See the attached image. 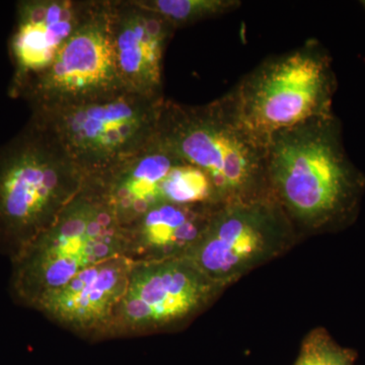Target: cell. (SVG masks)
I'll return each mask as SVG.
<instances>
[{
  "instance_id": "14",
  "label": "cell",
  "mask_w": 365,
  "mask_h": 365,
  "mask_svg": "<svg viewBox=\"0 0 365 365\" xmlns=\"http://www.w3.org/2000/svg\"><path fill=\"white\" fill-rule=\"evenodd\" d=\"M220 205L163 203L127 228L126 256L134 262L185 258L196 246Z\"/></svg>"
},
{
  "instance_id": "10",
  "label": "cell",
  "mask_w": 365,
  "mask_h": 365,
  "mask_svg": "<svg viewBox=\"0 0 365 365\" xmlns=\"http://www.w3.org/2000/svg\"><path fill=\"white\" fill-rule=\"evenodd\" d=\"M98 0H21L9 40L14 74L9 93L19 98L49 68L60 50L91 16Z\"/></svg>"
},
{
  "instance_id": "11",
  "label": "cell",
  "mask_w": 365,
  "mask_h": 365,
  "mask_svg": "<svg viewBox=\"0 0 365 365\" xmlns=\"http://www.w3.org/2000/svg\"><path fill=\"white\" fill-rule=\"evenodd\" d=\"M135 262L118 257L86 269L33 309L88 339H106Z\"/></svg>"
},
{
  "instance_id": "17",
  "label": "cell",
  "mask_w": 365,
  "mask_h": 365,
  "mask_svg": "<svg viewBox=\"0 0 365 365\" xmlns=\"http://www.w3.org/2000/svg\"><path fill=\"white\" fill-rule=\"evenodd\" d=\"M361 4V6H364V11H365V0L364 1L360 2Z\"/></svg>"
},
{
  "instance_id": "6",
  "label": "cell",
  "mask_w": 365,
  "mask_h": 365,
  "mask_svg": "<svg viewBox=\"0 0 365 365\" xmlns=\"http://www.w3.org/2000/svg\"><path fill=\"white\" fill-rule=\"evenodd\" d=\"M333 59L317 40L264 60L230 93L245 126L267 146L271 137L334 114Z\"/></svg>"
},
{
  "instance_id": "9",
  "label": "cell",
  "mask_w": 365,
  "mask_h": 365,
  "mask_svg": "<svg viewBox=\"0 0 365 365\" xmlns=\"http://www.w3.org/2000/svg\"><path fill=\"white\" fill-rule=\"evenodd\" d=\"M111 32L110 0H98L49 68L32 79L19 98L31 109L122 90Z\"/></svg>"
},
{
  "instance_id": "4",
  "label": "cell",
  "mask_w": 365,
  "mask_h": 365,
  "mask_svg": "<svg viewBox=\"0 0 365 365\" xmlns=\"http://www.w3.org/2000/svg\"><path fill=\"white\" fill-rule=\"evenodd\" d=\"M127 249L126 228L98 187L88 180L51 227L11 260V295L33 309L86 269L126 256Z\"/></svg>"
},
{
  "instance_id": "7",
  "label": "cell",
  "mask_w": 365,
  "mask_h": 365,
  "mask_svg": "<svg viewBox=\"0 0 365 365\" xmlns=\"http://www.w3.org/2000/svg\"><path fill=\"white\" fill-rule=\"evenodd\" d=\"M272 196L222 204L187 258L223 289L274 260L299 239Z\"/></svg>"
},
{
  "instance_id": "8",
  "label": "cell",
  "mask_w": 365,
  "mask_h": 365,
  "mask_svg": "<svg viewBox=\"0 0 365 365\" xmlns=\"http://www.w3.org/2000/svg\"><path fill=\"white\" fill-rule=\"evenodd\" d=\"M223 290L187 257L135 262L106 339L169 330L195 318Z\"/></svg>"
},
{
  "instance_id": "12",
  "label": "cell",
  "mask_w": 365,
  "mask_h": 365,
  "mask_svg": "<svg viewBox=\"0 0 365 365\" xmlns=\"http://www.w3.org/2000/svg\"><path fill=\"white\" fill-rule=\"evenodd\" d=\"M111 32L125 90L163 97V58L175 29L140 0H110Z\"/></svg>"
},
{
  "instance_id": "2",
  "label": "cell",
  "mask_w": 365,
  "mask_h": 365,
  "mask_svg": "<svg viewBox=\"0 0 365 365\" xmlns=\"http://www.w3.org/2000/svg\"><path fill=\"white\" fill-rule=\"evenodd\" d=\"M157 137L177 157L205 173L220 205L269 195L267 146L242 123L228 91L205 105L165 98Z\"/></svg>"
},
{
  "instance_id": "1",
  "label": "cell",
  "mask_w": 365,
  "mask_h": 365,
  "mask_svg": "<svg viewBox=\"0 0 365 365\" xmlns=\"http://www.w3.org/2000/svg\"><path fill=\"white\" fill-rule=\"evenodd\" d=\"M266 180L269 194L299 235L350 227L365 195V174L348 155L335 114L271 137Z\"/></svg>"
},
{
  "instance_id": "15",
  "label": "cell",
  "mask_w": 365,
  "mask_h": 365,
  "mask_svg": "<svg viewBox=\"0 0 365 365\" xmlns=\"http://www.w3.org/2000/svg\"><path fill=\"white\" fill-rule=\"evenodd\" d=\"M140 2L160 14L175 30L232 13L242 6L239 0H140Z\"/></svg>"
},
{
  "instance_id": "3",
  "label": "cell",
  "mask_w": 365,
  "mask_h": 365,
  "mask_svg": "<svg viewBox=\"0 0 365 365\" xmlns=\"http://www.w3.org/2000/svg\"><path fill=\"white\" fill-rule=\"evenodd\" d=\"M88 179L30 119L0 148V253L13 260L85 188Z\"/></svg>"
},
{
  "instance_id": "16",
  "label": "cell",
  "mask_w": 365,
  "mask_h": 365,
  "mask_svg": "<svg viewBox=\"0 0 365 365\" xmlns=\"http://www.w3.org/2000/svg\"><path fill=\"white\" fill-rule=\"evenodd\" d=\"M294 365H357V355L318 328L304 338Z\"/></svg>"
},
{
  "instance_id": "13",
  "label": "cell",
  "mask_w": 365,
  "mask_h": 365,
  "mask_svg": "<svg viewBox=\"0 0 365 365\" xmlns=\"http://www.w3.org/2000/svg\"><path fill=\"white\" fill-rule=\"evenodd\" d=\"M158 137L135 155L93 182L124 228L135 225L151 209L165 203L163 185L180 162Z\"/></svg>"
},
{
  "instance_id": "5",
  "label": "cell",
  "mask_w": 365,
  "mask_h": 365,
  "mask_svg": "<svg viewBox=\"0 0 365 365\" xmlns=\"http://www.w3.org/2000/svg\"><path fill=\"white\" fill-rule=\"evenodd\" d=\"M165 97L122 88L96 97L32 108L33 120L61 146L86 179H97L155 138Z\"/></svg>"
}]
</instances>
